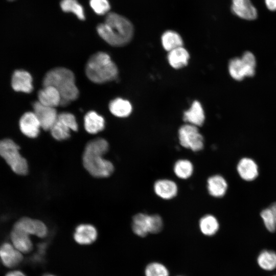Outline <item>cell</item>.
<instances>
[{
    "label": "cell",
    "mask_w": 276,
    "mask_h": 276,
    "mask_svg": "<svg viewBox=\"0 0 276 276\" xmlns=\"http://www.w3.org/2000/svg\"><path fill=\"white\" fill-rule=\"evenodd\" d=\"M146 276H169L167 268L162 264L153 262L149 264L145 269Z\"/></svg>",
    "instance_id": "32"
},
{
    "label": "cell",
    "mask_w": 276,
    "mask_h": 276,
    "mask_svg": "<svg viewBox=\"0 0 276 276\" xmlns=\"http://www.w3.org/2000/svg\"><path fill=\"white\" fill-rule=\"evenodd\" d=\"M162 43L164 49L168 52L183 45V41L180 36L177 32L171 30L167 31L162 35Z\"/></svg>",
    "instance_id": "26"
},
{
    "label": "cell",
    "mask_w": 276,
    "mask_h": 276,
    "mask_svg": "<svg viewBox=\"0 0 276 276\" xmlns=\"http://www.w3.org/2000/svg\"><path fill=\"white\" fill-rule=\"evenodd\" d=\"M11 85L13 89L16 91L30 93L33 89L31 74L22 70L14 71L12 77Z\"/></svg>",
    "instance_id": "14"
},
{
    "label": "cell",
    "mask_w": 276,
    "mask_h": 276,
    "mask_svg": "<svg viewBox=\"0 0 276 276\" xmlns=\"http://www.w3.org/2000/svg\"><path fill=\"white\" fill-rule=\"evenodd\" d=\"M43 86L51 85L55 87L61 96L60 105H68L79 96V90L75 84L74 73L65 67H55L48 71L42 82Z\"/></svg>",
    "instance_id": "3"
},
{
    "label": "cell",
    "mask_w": 276,
    "mask_h": 276,
    "mask_svg": "<svg viewBox=\"0 0 276 276\" xmlns=\"http://www.w3.org/2000/svg\"><path fill=\"white\" fill-rule=\"evenodd\" d=\"M30 235L17 228L13 227L10 238L13 245L20 252L27 253L33 248Z\"/></svg>",
    "instance_id": "20"
},
{
    "label": "cell",
    "mask_w": 276,
    "mask_h": 276,
    "mask_svg": "<svg viewBox=\"0 0 276 276\" xmlns=\"http://www.w3.org/2000/svg\"><path fill=\"white\" fill-rule=\"evenodd\" d=\"M84 125L86 131L90 134H96L105 127L104 118L94 111H88L84 118Z\"/></svg>",
    "instance_id": "22"
},
{
    "label": "cell",
    "mask_w": 276,
    "mask_h": 276,
    "mask_svg": "<svg viewBox=\"0 0 276 276\" xmlns=\"http://www.w3.org/2000/svg\"><path fill=\"white\" fill-rule=\"evenodd\" d=\"M260 216L267 230L274 232L276 230V215L271 208L268 207L263 210Z\"/></svg>",
    "instance_id": "31"
},
{
    "label": "cell",
    "mask_w": 276,
    "mask_h": 276,
    "mask_svg": "<svg viewBox=\"0 0 276 276\" xmlns=\"http://www.w3.org/2000/svg\"><path fill=\"white\" fill-rule=\"evenodd\" d=\"M109 109L114 116L124 118L130 115L132 112V107L131 103L128 100L118 98L110 102Z\"/></svg>",
    "instance_id": "24"
},
{
    "label": "cell",
    "mask_w": 276,
    "mask_h": 276,
    "mask_svg": "<svg viewBox=\"0 0 276 276\" xmlns=\"http://www.w3.org/2000/svg\"><path fill=\"white\" fill-rule=\"evenodd\" d=\"M178 139L181 146L194 152L203 148V137L197 126L189 124L181 126L178 130Z\"/></svg>",
    "instance_id": "7"
},
{
    "label": "cell",
    "mask_w": 276,
    "mask_h": 276,
    "mask_svg": "<svg viewBox=\"0 0 276 276\" xmlns=\"http://www.w3.org/2000/svg\"><path fill=\"white\" fill-rule=\"evenodd\" d=\"M237 171L244 180L251 181L259 175V169L256 162L251 158L243 157L237 165Z\"/></svg>",
    "instance_id": "15"
},
{
    "label": "cell",
    "mask_w": 276,
    "mask_h": 276,
    "mask_svg": "<svg viewBox=\"0 0 276 276\" xmlns=\"http://www.w3.org/2000/svg\"><path fill=\"white\" fill-rule=\"evenodd\" d=\"M173 171L178 178L181 179H187L193 174L194 166L189 160L180 159L177 160L174 164Z\"/></svg>",
    "instance_id": "27"
},
{
    "label": "cell",
    "mask_w": 276,
    "mask_h": 276,
    "mask_svg": "<svg viewBox=\"0 0 276 276\" xmlns=\"http://www.w3.org/2000/svg\"><path fill=\"white\" fill-rule=\"evenodd\" d=\"M108 148V142L102 138L93 140L86 145L82 157L83 164L92 176L104 178L112 173L114 170L113 164L103 157Z\"/></svg>",
    "instance_id": "2"
},
{
    "label": "cell",
    "mask_w": 276,
    "mask_h": 276,
    "mask_svg": "<svg viewBox=\"0 0 276 276\" xmlns=\"http://www.w3.org/2000/svg\"><path fill=\"white\" fill-rule=\"evenodd\" d=\"M258 263L263 269L272 270L276 267V254L272 251L264 250L258 256Z\"/></svg>",
    "instance_id": "30"
},
{
    "label": "cell",
    "mask_w": 276,
    "mask_h": 276,
    "mask_svg": "<svg viewBox=\"0 0 276 276\" xmlns=\"http://www.w3.org/2000/svg\"><path fill=\"white\" fill-rule=\"evenodd\" d=\"M227 183L225 179L220 175H214L207 180V190L209 194L215 198H221L225 195L227 190Z\"/></svg>",
    "instance_id": "19"
},
{
    "label": "cell",
    "mask_w": 276,
    "mask_h": 276,
    "mask_svg": "<svg viewBox=\"0 0 276 276\" xmlns=\"http://www.w3.org/2000/svg\"><path fill=\"white\" fill-rule=\"evenodd\" d=\"M190 56L188 52L183 47L174 49L168 54V60L173 68L178 69L187 65Z\"/></svg>",
    "instance_id": "23"
},
{
    "label": "cell",
    "mask_w": 276,
    "mask_h": 276,
    "mask_svg": "<svg viewBox=\"0 0 276 276\" xmlns=\"http://www.w3.org/2000/svg\"><path fill=\"white\" fill-rule=\"evenodd\" d=\"M155 194L165 200L174 198L178 193V186L175 181L169 179H160L156 180L153 185Z\"/></svg>",
    "instance_id": "16"
},
{
    "label": "cell",
    "mask_w": 276,
    "mask_h": 276,
    "mask_svg": "<svg viewBox=\"0 0 276 276\" xmlns=\"http://www.w3.org/2000/svg\"><path fill=\"white\" fill-rule=\"evenodd\" d=\"M38 102L41 104L55 108L60 105L61 96L58 90L54 86L48 85L38 93Z\"/></svg>",
    "instance_id": "18"
},
{
    "label": "cell",
    "mask_w": 276,
    "mask_h": 276,
    "mask_svg": "<svg viewBox=\"0 0 276 276\" xmlns=\"http://www.w3.org/2000/svg\"><path fill=\"white\" fill-rule=\"evenodd\" d=\"M0 156L2 157L16 174H27L28 165L19 152V147L13 140L5 139L0 141Z\"/></svg>",
    "instance_id": "5"
},
{
    "label": "cell",
    "mask_w": 276,
    "mask_h": 276,
    "mask_svg": "<svg viewBox=\"0 0 276 276\" xmlns=\"http://www.w3.org/2000/svg\"><path fill=\"white\" fill-rule=\"evenodd\" d=\"M43 276H55V275H52L51 274H47L44 275Z\"/></svg>",
    "instance_id": "38"
},
{
    "label": "cell",
    "mask_w": 276,
    "mask_h": 276,
    "mask_svg": "<svg viewBox=\"0 0 276 276\" xmlns=\"http://www.w3.org/2000/svg\"><path fill=\"white\" fill-rule=\"evenodd\" d=\"M0 259L6 267L12 268L20 263L22 256L13 245L6 242L0 246Z\"/></svg>",
    "instance_id": "12"
},
{
    "label": "cell",
    "mask_w": 276,
    "mask_h": 276,
    "mask_svg": "<svg viewBox=\"0 0 276 276\" xmlns=\"http://www.w3.org/2000/svg\"><path fill=\"white\" fill-rule=\"evenodd\" d=\"M5 276H26L22 272L18 270L10 271Z\"/></svg>",
    "instance_id": "36"
},
{
    "label": "cell",
    "mask_w": 276,
    "mask_h": 276,
    "mask_svg": "<svg viewBox=\"0 0 276 276\" xmlns=\"http://www.w3.org/2000/svg\"><path fill=\"white\" fill-rule=\"evenodd\" d=\"M78 129L75 117L69 112H62L58 114L57 119L50 131L55 139L62 141L70 137L71 130L76 131Z\"/></svg>",
    "instance_id": "8"
},
{
    "label": "cell",
    "mask_w": 276,
    "mask_h": 276,
    "mask_svg": "<svg viewBox=\"0 0 276 276\" xmlns=\"http://www.w3.org/2000/svg\"><path fill=\"white\" fill-rule=\"evenodd\" d=\"M60 5L63 11L73 13L80 20L85 19L83 8L77 0H62Z\"/></svg>",
    "instance_id": "29"
},
{
    "label": "cell",
    "mask_w": 276,
    "mask_h": 276,
    "mask_svg": "<svg viewBox=\"0 0 276 276\" xmlns=\"http://www.w3.org/2000/svg\"><path fill=\"white\" fill-rule=\"evenodd\" d=\"M85 74L91 81L101 84L115 80L118 76V70L108 54L99 52L88 60Z\"/></svg>",
    "instance_id": "4"
},
{
    "label": "cell",
    "mask_w": 276,
    "mask_h": 276,
    "mask_svg": "<svg viewBox=\"0 0 276 276\" xmlns=\"http://www.w3.org/2000/svg\"><path fill=\"white\" fill-rule=\"evenodd\" d=\"M163 227L162 217L158 214L148 215L138 213L132 219V228L136 235L144 237L148 233L157 234Z\"/></svg>",
    "instance_id": "6"
},
{
    "label": "cell",
    "mask_w": 276,
    "mask_h": 276,
    "mask_svg": "<svg viewBox=\"0 0 276 276\" xmlns=\"http://www.w3.org/2000/svg\"><path fill=\"white\" fill-rule=\"evenodd\" d=\"M232 10L241 18L252 20L256 19L258 13L250 0H232Z\"/></svg>",
    "instance_id": "13"
},
{
    "label": "cell",
    "mask_w": 276,
    "mask_h": 276,
    "mask_svg": "<svg viewBox=\"0 0 276 276\" xmlns=\"http://www.w3.org/2000/svg\"><path fill=\"white\" fill-rule=\"evenodd\" d=\"M276 276V275H275Z\"/></svg>",
    "instance_id": "40"
},
{
    "label": "cell",
    "mask_w": 276,
    "mask_h": 276,
    "mask_svg": "<svg viewBox=\"0 0 276 276\" xmlns=\"http://www.w3.org/2000/svg\"><path fill=\"white\" fill-rule=\"evenodd\" d=\"M89 5L94 11L100 15L107 13L110 9L108 0H90Z\"/></svg>",
    "instance_id": "34"
},
{
    "label": "cell",
    "mask_w": 276,
    "mask_h": 276,
    "mask_svg": "<svg viewBox=\"0 0 276 276\" xmlns=\"http://www.w3.org/2000/svg\"><path fill=\"white\" fill-rule=\"evenodd\" d=\"M183 119L188 124L197 127L202 126L204 122L205 116L200 102L194 101L190 109L184 112Z\"/></svg>",
    "instance_id": "21"
},
{
    "label": "cell",
    "mask_w": 276,
    "mask_h": 276,
    "mask_svg": "<svg viewBox=\"0 0 276 276\" xmlns=\"http://www.w3.org/2000/svg\"><path fill=\"white\" fill-rule=\"evenodd\" d=\"M33 108L41 128L45 130H50L58 118V114L55 108L44 105L38 101L33 104Z\"/></svg>",
    "instance_id": "9"
},
{
    "label": "cell",
    "mask_w": 276,
    "mask_h": 276,
    "mask_svg": "<svg viewBox=\"0 0 276 276\" xmlns=\"http://www.w3.org/2000/svg\"><path fill=\"white\" fill-rule=\"evenodd\" d=\"M199 226L201 233L209 236L215 235L219 228L218 220L211 214L203 216L199 220Z\"/></svg>",
    "instance_id": "25"
},
{
    "label": "cell",
    "mask_w": 276,
    "mask_h": 276,
    "mask_svg": "<svg viewBox=\"0 0 276 276\" xmlns=\"http://www.w3.org/2000/svg\"><path fill=\"white\" fill-rule=\"evenodd\" d=\"M8 1H9V2H12V1H15V0H7Z\"/></svg>",
    "instance_id": "39"
},
{
    "label": "cell",
    "mask_w": 276,
    "mask_h": 276,
    "mask_svg": "<svg viewBox=\"0 0 276 276\" xmlns=\"http://www.w3.org/2000/svg\"><path fill=\"white\" fill-rule=\"evenodd\" d=\"M247 71V77H252L255 74L256 58L254 54L249 51L244 53L241 57Z\"/></svg>",
    "instance_id": "33"
},
{
    "label": "cell",
    "mask_w": 276,
    "mask_h": 276,
    "mask_svg": "<svg viewBox=\"0 0 276 276\" xmlns=\"http://www.w3.org/2000/svg\"><path fill=\"white\" fill-rule=\"evenodd\" d=\"M98 236L96 228L89 224L78 225L74 234L75 241L81 245L90 244L96 241Z\"/></svg>",
    "instance_id": "17"
},
{
    "label": "cell",
    "mask_w": 276,
    "mask_h": 276,
    "mask_svg": "<svg viewBox=\"0 0 276 276\" xmlns=\"http://www.w3.org/2000/svg\"><path fill=\"white\" fill-rule=\"evenodd\" d=\"M13 227L29 235H33L40 238H44L48 233L47 227L43 222L28 217L20 219L14 224Z\"/></svg>",
    "instance_id": "10"
},
{
    "label": "cell",
    "mask_w": 276,
    "mask_h": 276,
    "mask_svg": "<svg viewBox=\"0 0 276 276\" xmlns=\"http://www.w3.org/2000/svg\"><path fill=\"white\" fill-rule=\"evenodd\" d=\"M228 71L231 76L237 81L247 77L246 67L241 58L236 57L230 60Z\"/></svg>",
    "instance_id": "28"
},
{
    "label": "cell",
    "mask_w": 276,
    "mask_h": 276,
    "mask_svg": "<svg viewBox=\"0 0 276 276\" xmlns=\"http://www.w3.org/2000/svg\"><path fill=\"white\" fill-rule=\"evenodd\" d=\"M267 8L270 11L276 10V0H265Z\"/></svg>",
    "instance_id": "35"
},
{
    "label": "cell",
    "mask_w": 276,
    "mask_h": 276,
    "mask_svg": "<svg viewBox=\"0 0 276 276\" xmlns=\"http://www.w3.org/2000/svg\"><path fill=\"white\" fill-rule=\"evenodd\" d=\"M97 30L99 36L109 44L123 46L132 39L133 27L125 17L114 12L107 14L104 22L99 24Z\"/></svg>",
    "instance_id": "1"
},
{
    "label": "cell",
    "mask_w": 276,
    "mask_h": 276,
    "mask_svg": "<svg viewBox=\"0 0 276 276\" xmlns=\"http://www.w3.org/2000/svg\"><path fill=\"white\" fill-rule=\"evenodd\" d=\"M269 207L271 208V209L273 211V212L276 215V202L272 203Z\"/></svg>",
    "instance_id": "37"
},
{
    "label": "cell",
    "mask_w": 276,
    "mask_h": 276,
    "mask_svg": "<svg viewBox=\"0 0 276 276\" xmlns=\"http://www.w3.org/2000/svg\"><path fill=\"white\" fill-rule=\"evenodd\" d=\"M21 132L30 138L36 137L41 128L39 122L34 112H27L20 118L19 122Z\"/></svg>",
    "instance_id": "11"
}]
</instances>
